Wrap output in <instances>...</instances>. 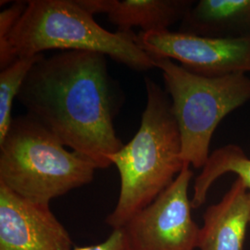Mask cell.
I'll list each match as a JSON object with an SVG mask.
<instances>
[{"mask_svg":"<svg viewBox=\"0 0 250 250\" xmlns=\"http://www.w3.org/2000/svg\"><path fill=\"white\" fill-rule=\"evenodd\" d=\"M137 44L152 58H167L205 77L250 72V35L208 37L170 30L137 34Z\"/></svg>","mask_w":250,"mask_h":250,"instance_id":"52a82bcc","label":"cell"},{"mask_svg":"<svg viewBox=\"0 0 250 250\" xmlns=\"http://www.w3.org/2000/svg\"><path fill=\"white\" fill-rule=\"evenodd\" d=\"M227 173H233L241 179L250 191V158L238 145H225L210 153L205 166L195 180L191 198L193 208H200L205 203L212 185Z\"/></svg>","mask_w":250,"mask_h":250,"instance_id":"7c38bea8","label":"cell"},{"mask_svg":"<svg viewBox=\"0 0 250 250\" xmlns=\"http://www.w3.org/2000/svg\"><path fill=\"white\" fill-rule=\"evenodd\" d=\"M97 165L29 114L13 119L0 143V185L32 202L50 201L90 184Z\"/></svg>","mask_w":250,"mask_h":250,"instance_id":"277c9868","label":"cell"},{"mask_svg":"<svg viewBox=\"0 0 250 250\" xmlns=\"http://www.w3.org/2000/svg\"><path fill=\"white\" fill-rule=\"evenodd\" d=\"M179 32L208 37L250 36V0H200L182 20Z\"/></svg>","mask_w":250,"mask_h":250,"instance_id":"8fae6325","label":"cell"},{"mask_svg":"<svg viewBox=\"0 0 250 250\" xmlns=\"http://www.w3.org/2000/svg\"><path fill=\"white\" fill-rule=\"evenodd\" d=\"M250 226V191L236 177L220 202L208 206L200 227L199 250H245Z\"/></svg>","mask_w":250,"mask_h":250,"instance_id":"9c48e42d","label":"cell"},{"mask_svg":"<svg viewBox=\"0 0 250 250\" xmlns=\"http://www.w3.org/2000/svg\"><path fill=\"white\" fill-rule=\"evenodd\" d=\"M44 57L43 54L19 58L0 72V143L5 139L12 124L11 116L14 99L34 65Z\"/></svg>","mask_w":250,"mask_h":250,"instance_id":"4fadbf2b","label":"cell"},{"mask_svg":"<svg viewBox=\"0 0 250 250\" xmlns=\"http://www.w3.org/2000/svg\"><path fill=\"white\" fill-rule=\"evenodd\" d=\"M146 105L133 139L108 156L121 179L116 207L106 219L113 230L124 228L134 215L170 187L184 168L178 125L166 91L146 77Z\"/></svg>","mask_w":250,"mask_h":250,"instance_id":"7a4b0ae2","label":"cell"},{"mask_svg":"<svg viewBox=\"0 0 250 250\" xmlns=\"http://www.w3.org/2000/svg\"><path fill=\"white\" fill-rule=\"evenodd\" d=\"M72 250H131L126 236L125 229L113 230L111 234L105 241L99 244L84 246V247H74Z\"/></svg>","mask_w":250,"mask_h":250,"instance_id":"9a60e30c","label":"cell"},{"mask_svg":"<svg viewBox=\"0 0 250 250\" xmlns=\"http://www.w3.org/2000/svg\"><path fill=\"white\" fill-rule=\"evenodd\" d=\"M114 93L105 55L62 51L34 65L17 99L64 146L107 169L125 146L113 125Z\"/></svg>","mask_w":250,"mask_h":250,"instance_id":"6da1fadb","label":"cell"},{"mask_svg":"<svg viewBox=\"0 0 250 250\" xmlns=\"http://www.w3.org/2000/svg\"><path fill=\"white\" fill-rule=\"evenodd\" d=\"M52 49L103 54L138 72L155 68L134 31H107L76 0H29L7 42L0 45V69L19 58Z\"/></svg>","mask_w":250,"mask_h":250,"instance_id":"3957f363","label":"cell"},{"mask_svg":"<svg viewBox=\"0 0 250 250\" xmlns=\"http://www.w3.org/2000/svg\"><path fill=\"white\" fill-rule=\"evenodd\" d=\"M27 1H16L0 12V45L5 44L19 20L26 9Z\"/></svg>","mask_w":250,"mask_h":250,"instance_id":"5bb4252c","label":"cell"},{"mask_svg":"<svg viewBox=\"0 0 250 250\" xmlns=\"http://www.w3.org/2000/svg\"><path fill=\"white\" fill-rule=\"evenodd\" d=\"M82 8L92 15L107 14L108 20L118 26V31L131 32L139 27L142 32L169 30L182 21L193 0H76Z\"/></svg>","mask_w":250,"mask_h":250,"instance_id":"30bf717a","label":"cell"},{"mask_svg":"<svg viewBox=\"0 0 250 250\" xmlns=\"http://www.w3.org/2000/svg\"><path fill=\"white\" fill-rule=\"evenodd\" d=\"M193 175L191 167L184 166L170 187L125 225L130 250H197L200 227L188 195Z\"/></svg>","mask_w":250,"mask_h":250,"instance_id":"8992f818","label":"cell"},{"mask_svg":"<svg viewBox=\"0 0 250 250\" xmlns=\"http://www.w3.org/2000/svg\"><path fill=\"white\" fill-rule=\"evenodd\" d=\"M161 70L178 125L185 166L203 169L217 127L225 117L250 101L246 73L205 77L167 58H153Z\"/></svg>","mask_w":250,"mask_h":250,"instance_id":"5b68a950","label":"cell"},{"mask_svg":"<svg viewBox=\"0 0 250 250\" xmlns=\"http://www.w3.org/2000/svg\"><path fill=\"white\" fill-rule=\"evenodd\" d=\"M71 235L49 205L0 185V250H72Z\"/></svg>","mask_w":250,"mask_h":250,"instance_id":"ba28073f","label":"cell"}]
</instances>
